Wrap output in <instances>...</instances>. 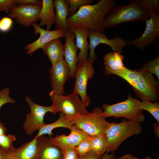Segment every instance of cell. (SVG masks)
Here are the masks:
<instances>
[{"instance_id": "obj_1", "label": "cell", "mask_w": 159, "mask_h": 159, "mask_svg": "<svg viewBox=\"0 0 159 159\" xmlns=\"http://www.w3.org/2000/svg\"><path fill=\"white\" fill-rule=\"evenodd\" d=\"M117 4L115 0H100L94 4L81 6L75 14L67 18L68 29L85 27L104 33L103 22L105 17Z\"/></svg>"}, {"instance_id": "obj_2", "label": "cell", "mask_w": 159, "mask_h": 159, "mask_svg": "<svg viewBox=\"0 0 159 159\" xmlns=\"http://www.w3.org/2000/svg\"><path fill=\"white\" fill-rule=\"evenodd\" d=\"M112 74L126 80L142 101L156 102L158 100L159 81L152 74L141 69L131 70L126 67L123 70L114 72Z\"/></svg>"}, {"instance_id": "obj_3", "label": "cell", "mask_w": 159, "mask_h": 159, "mask_svg": "<svg viewBox=\"0 0 159 159\" xmlns=\"http://www.w3.org/2000/svg\"><path fill=\"white\" fill-rule=\"evenodd\" d=\"M150 16L149 11L140 0H133L125 5L117 4L113 7L106 15L103 26L105 29L122 23L145 21Z\"/></svg>"}, {"instance_id": "obj_4", "label": "cell", "mask_w": 159, "mask_h": 159, "mask_svg": "<svg viewBox=\"0 0 159 159\" xmlns=\"http://www.w3.org/2000/svg\"><path fill=\"white\" fill-rule=\"evenodd\" d=\"M142 130L140 123L126 119L118 123H110L105 135L107 144L106 152L116 150L125 140L140 134Z\"/></svg>"}, {"instance_id": "obj_5", "label": "cell", "mask_w": 159, "mask_h": 159, "mask_svg": "<svg viewBox=\"0 0 159 159\" xmlns=\"http://www.w3.org/2000/svg\"><path fill=\"white\" fill-rule=\"evenodd\" d=\"M139 101L129 94L127 98L123 102L112 105L104 104L102 105L104 111L100 114L105 118L112 116L116 118L124 117L129 120L143 122L145 116L143 110L139 107Z\"/></svg>"}, {"instance_id": "obj_6", "label": "cell", "mask_w": 159, "mask_h": 159, "mask_svg": "<svg viewBox=\"0 0 159 159\" xmlns=\"http://www.w3.org/2000/svg\"><path fill=\"white\" fill-rule=\"evenodd\" d=\"M49 95L52 101L51 106L54 114L62 112L71 121L80 115L90 113L77 94L72 92L66 96L58 95L49 92Z\"/></svg>"}, {"instance_id": "obj_7", "label": "cell", "mask_w": 159, "mask_h": 159, "mask_svg": "<svg viewBox=\"0 0 159 159\" xmlns=\"http://www.w3.org/2000/svg\"><path fill=\"white\" fill-rule=\"evenodd\" d=\"M102 111L100 107H97L92 113L80 115L71 122L90 136L105 135L110 123L101 115Z\"/></svg>"}, {"instance_id": "obj_8", "label": "cell", "mask_w": 159, "mask_h": 159, "mask_svg": "<svg viewBox=\"0 0 159 159\" xmlns=\"http://www.w3.org/2000/svg\"><path fill=\"white\" fill-rule=\"evenodd\" d=\"M150 16L146 22V26L139 37L127 41V44L137 47L141 51L149 46L159 38V9L149 11Z\"/></svg>"}, {"instance_id": "obj_9", "label": "cell", "mask_w": 159, "mask_h": 159, "mask_svg": "<svg viewBox=\"0 0 159 159\" xmlns=\"http://www.w3.org/2000/svg\"><path fill=\"white\" fill-rule=\"evenodd\" d=\"M95 69L92 63L87 59L78 62L75 77V81L73 92L80 95L81 101L86 107L90 104V100L87 92L88 81L92 78L94 74Z\"/></svg>"}, {"instance_id": "obj_10", "label": "cell", "mask_w": 159, "mask_h": 159, "mask_svg": "<svg viewBox=\"0 0 159 159\" xmlns=\"http://www.w3.org/2000/svg\"><path fill=\"white\" fill-rule=\"evenodd\" d=\"M88 37L90 40L89 52L88 60L93 62L97 58L95 53V49L100 44H105L110 46L114 52L121 53L123 48L127 45V41L120 37H116L110 39L103 33L89 29Z\"/></svg>"}, {"instance_id": "obj_11", "label": "cell", "mask_w": 159, "mask_h": 159, "mask_svg": "<svg viewBox=\"0 0 159 159\" xmlns=\"http://www.w3.org/2000/svg\"><path fill=\"white\" fill-rule=\"evenodd\" d=\"M25 100L30 109V112L27 114L23 124V129L27 135H31L45 124L44 117L47 112L54 114L52 106L40 105L34 102L31 97H26Z\"/></svg>"}, {"instance_id": "obj_12", "label": "cell", "mask_w": 159, "mask_h": 159, "mask_svg": "<svg viewBox=\"0 0 159 159\" xmlns=\"http://www.w3.org/2000/svg\"><path fill=\"white\" fill-rule=\"evenodd\" d=\"M52 88L50 93L59 95L65 94L64 84L71 78L69 67L64 59L52 66L48 70Z\"/></svg>"}, {"instance_id": "obj_13", "label": "cell", "mask_w": 159, "mask_h": 159, "mask_svg": "<svg viewBox=\"0 0 159 159\" xmlns=\"http://www.w3.org/2000/svg\"><path fill=\"white\" fill-rule=\"evenodd\" d=\"M68 135L65 134L57 135L53 138L49 136L50 142L59 148L63 152L70 148H74L81 142L90 137V136L82 130L73 124Z\"/></svg>"}, {"instance_id": "obj_14", "label": "cell", "mask_w": 159, "mask_h": 159, "mask_svg": "<svg viewBox=\"0 0 159 159\" xmlns=\"http://www.w3.org/2000/svg\"><path fill=\"white\" fill-rule=\"evenodd\" d=\"M42 6L28 4L17 5L9 13L8 16L11 18L16 19V22L26 27L38 21V16Z\"/></svg>"}, {"instance_id": "obj_15", "label": "cell", "mask_w": 159, "mask_h": 159, "mask_svg": "<svg viewBox=\"0 0 159 159\" xmlns=\"http://www.w3.org/2000/svg\"><path fill=\"white\" fill-rule=\"evenodd\" d=\"M32 26L34 29V33L39 34V38L33 42L27 44L25 47L27 54L32 55L39 48H42L51 41L57 38L65 37V33L61 30H55L49 31L42 28L37 24L36 21L33 22Z\"/></svg>"}, {"instance_id": "obj_16", "label": "cell", "mask_w": 159, "mask_h": 159, "mask_svg": "<svg viewBox=\"0 0 159 159\" xmlns=\"http://www.w3.org/2000/svg\"><path fill=\"white\" fill-rule=\"evenodd\" d=\"M65 33L64 60L69 67L71 78H73L75 77L77 65L78 62L77 52L78 49L74 43L76 38L75 34L69 30Z\"/></svg>"}, {"instance_id": "obj_17", "label": "cell", "mask_w": 159, "mask_h": 159, "mask_svg": "<svg viewBox=\"0 0 159 159\" xmlns=\"http://www.w3.org/2000/svg\"><path fill=\"white\" fill-rule=\"evenodd\" d=\"M37 138L39 148L37 159H62L63 152L59 148L51 143L44 135Z\"/></svg>"}, {"instance_id": "obj_18", "label": "cell", "mask_w": 159, "mask_h": 159, "mask_svg": "<svg viewBox=\"0 0 159 159\" xmlns=\"http://www.w3.org/2000/svg\"><path fill=\"white\" fill-rule=\"evenodd\" d=\"M55 9V29L64 33L68 29L67 20L69 16V4L68 0H54L53 1Z\"/></svg>"}, {"instance_id": "obj_19", "label": "cell", "mask_w": 159, "mask_h": 159, "mask_svg": "<svg viewBox=\"0 0 159 159\" xmlns=\"http://www.w3.org/2000/svg\"><path fill=\"white\" fill-rule=\"evenodd\" d=\"M89 29L87 28H74L70 29L75 35L76 45L80 49L78 56V62L87 59L89 44L87 41Z\"/></svg>"}, {"instance_id": "obj_20", "label": "cell", "mask_w": 159, "mask_h": 159, "mask_svg": "<svg viewBox=\"0 0 159 159\" xmlns=\"http://www.w3.org/2000/svg\"><path fill=\"white\" fill-rule=\"evenodd\" d=\"M123 56L121 53L113 51L109 52L105 55L104 57L103 72L105 75L112 74L115 72L121 71L126 67L123 61Z\"/></svg>"}, {"instance_id": "obj_21", "label": "cell", "mask_w": 159, "mask_h": 159, "mask_svg": "<svg viewBox=\"0 0 159 159\" xmlns=\"http://www.w3.org/2000/svg\"><path fill=\"white\" fill-rule=\"evenodd\" d=\"M42 49L51 63L52 66L63 59L64 46L60 38L53 39L47 44Z\"/></svg>"}, {"instance_id": "obj_22", "label": "cell", "mask_w": 159, "mask_h": 159, "mask_svg": "<svg viewBox=\"0 0 159 159\" xmlns=\"http://www.w3.org/2000/svg\"><path fill=\"white\" fill-rule=\"evenodd\" d=\"M53 1L52 0H42L41 9L38 16L40 20L38 25L41 27L46 25V30H50L53 24H55V13Z\"/></svg>"}, {"instance_id": "obj_23", "label": "cell", "mask_w": 159, "mask_h": 159, "mask_svg": "<svg viewBox=\"0 0 159 159\" xmlns=\"http://www.w3.org/2000/svg\"><path fill=\"white\" fill-rule=\"evenodd\" d=\"M18 159H37L38 155L39 148L37 138L32 141L22 144L18 148L11 150Z\"/></svg>"}, {"instance_id": "obj_24", "label": "cell", "mask_w": 159, "mask_h": 159, "mask_svg": "<svg viewBox=\"0 0 159 159\" xmlns=\"http://www.w3.org/2000/svg\"><path fill=\"white\" fill-rule=\"evenodd\" d=\"M73 124L71 121L65 117L64 114L60 112L59 118L54 122L49 124H44L38 130V132L35 136L38 137L44 134H48L50 136L53 135L52 130L54 129L59 127H63L70 129Z\"/></svg>"}, {"instance_id": "obj_25", "label": "cell", "mask_w": 159, "mask_h": 159, "mask_svg": "<svg viewBox=\"0 0 159 159\" xmlns=\"http://www.w3.org/2000/svg\"><path fill=\"white\" fill-rule=\"evenodd\" d=\"M91 151L102 156L106 151L107 144L105 136H90Z\"/></svg>"}, {"instance_id": "obj_26", "label": "cell", "mask_w": 159, "mask_h": 159, "mask_svg": "<svg viewBox=\"0 0 159 159\" xmlns=\"http://www.w3.org/2000/svg\"><path fill=\"white\" fill-rule=\"evenodd\" d=\"M138 107L140 109L149 112L159 124V102L156 101L152 102L149 101H139Z\"/></svg>"}, {"instance_id": "obj_27", "label": "cell", "mask_w": 159, "mask_h": 159, "mask_svg": "<svg viewBox=\"0 0 159 159\" xmlns=\"http://www.w3.org/2000/svg\"><path fill=\"white\" fill-rule=\"evenodd\" d=\"M141 69L156 75L159 81V56L145 63Z\"/></svg>"}, {"instance_id": "obj_28", "label": "cell", "mask_w": 159, "mask_h": 159, "mask_svg": "<svg viewBox=\"0 0 159 159\" xmlns=\"http://www.w3.org/2000/svg\"><path fill=\"white\" fill-rule=\"evenodd\" d=\"M16 140L14 135L6 134L0 135V148L7 152L12 150L14 148L13 142Z\"/></svg>"}, {"instance_id": "obj_29", "label": "cell", "mask_w": 159, "mask_h": 159, "mask_svg": "<svg viewBox=\"0 0 159 159\" xmlns=\"http://www.w3.org/2000/svg\"><path fill=\"white\" fill-rule=\"evenodd\" d=\"M68 1L69 4V17L75 14L78 8L81 6L92 4L93 2L92 0H68Z\"/></svg>"}, {"instance_id": "obj_30", "label": "cell", "mask_w": 159, "mask_h": 159, "mask_svg": "<svg viewBox=\"0 0 159 159\" xmlns=\"http://www.w3.org/2000/svg\"><path fill=\"white\" fill-rule=\"evenodd\" d=\"M74 148L77 151L79 157H82L86 155L91 151L90 137L82 141Z\"/></svg>"}, {"instance_id": "obj_31", "label": "cell", "mask_w": 159, "mask_h": 159, "mask_svg": "<svg viewBox=\"0 0 159 159\" xmlns=\"http://www.w3.org/2000/svg\"><path fill=\"white\" fill-rule=\"evenodd\" d=\"M9 93L10 90L8 88H3L0 90V109L5 104H14L16 102L10 97Z\"/></svg>"}, {"instance_id": "obj_32", "label": "cell", "mask_w": 159, "mask_h": 159, "mask_svg": "<svg viewBox=\"0 0 159 159\" xmlns=\"http://www.w3.org/2000/svg\"><path fill=\"white\" fill-rule=\"evenodd\" d=\"M17 6L14 0H0V12L9 13Z\"/></svg>"}, {"instance_id": "obj_33", "label": "cell", "mask_w": 159, "mask_h": 159, "mask_svg": "<svg viewBox=\"0 0 159 159\" xmlns=\"http://www.w3.org/2000/svg\"><path fill=\"white\" fill-rule=\"evenodd\" d=\"M13 24L11 19L9 17H4L0 20V31L6 32L11 28Z\"/></svg>"}, {"instance_id": "obj_34", "label": "cell", "mask_w": 159, "mask_h": 159, "mask_svg": "<svg viewBox=\"0 0 159 159\" xmlns=\"http://www.w3.org/2000/svg\"><path fill=\"white\" fill-rule=\"evenodd\" d=\"M77 153L74 148H69L63 152L62 159H78Z\"/></svg>"}, {"instance_id": "obj_35", "label": "cell", "mask_w": 159, "mask_h": 159, "mask_svg": "<svg viewBox=\"0 0 159 159\" xmlns=\"http://www.w3.org/2000/svg\"><path fill=\"white\" fill-rule=\"evenodd\" d=\"M17 5L32 4L42 6L41 0H14Z\"/></svg>"}, {"instance_id": "obj_36", "label": "cell", "mask_w": 159, "mask_h": 159, "mask_svg": "<svg viewBox=\"0 0 159 159\" xmlns=\"http://www.w3.org/2000/svg\"><path fill=\"white\" fill-rule=\"evenodd\" d=\"M102 156L92 151H90L85 155L79 157L78 159H100Z\"/></svg>"}, {"instance_id": "obj_37", "label": "cell", "mask_w": 159, "mask_h": 159, "mask_svg": "<svg viewBox=\"0 0 159 159\" xmlns=\"http://www.w3.org/2000/svg\"><path fill=\"white\" fill-rule=\"evenodd\" d=\"M117 158L115 157V156L112 153L109 154L108 153L106 152L102 156L100 159H117Z\"/></svg>"}, {"instance_id": "obj_38", "label": "cell", "mask_w": 159, "mask_h": 159, "mask_svg": "<svg viewBox=\"0 0 159 159\" xmlns=\"http://www.w3.org/2000/svg\"><path fill=\"white\" fill-rule=\"evenodd\" d=\"M154 133L157 138L159 137V124L155 123L153 125Z\"/></svg>"}, {"instance_id": "obj_39", "label": "cell", "mask_w": 159, "mask_h": 159, "mask_svg": "<svg viewBox=\"0 0 159 159\" xmlns=\"http://www.w3.org/2000/svg\"><path fill=\"white\" fill-rule=\"evenodd\" d=\"M117 159H139L137 157L134 156L130 154L125 155L122 156L117 158Z\"/></svg>"}, {"instance_id": "obj_40", "label": "cell", "mask_w": 159, "mask_h": 159, "mask_svg": "<svg viewBox=\"0 0 159 159\" xmlns=\"http://www.w3.org/2000/svg\"><path fill=\"white\" fill-rule=\"evenodd\" d=\"M5 159H18L12 151L8 152Z\"/></svg>"}, {"instance_id": "obj_41", "label": "cell", "mask_w": 159, "mask_h": 159, "mask_svg": "<svg viewBox=\"0 0 159 159\" xmlns=\"http://www.w3.org/2000/svg\"><path fill=\"white\" fill-rule=\"evenodd\" d=\"M7 132L6 128L3 124L0 122V135L6 134Z\"/></svg>"}, {"instance_id": "obj_42", "label": "cell", "mask_w": 159, "mask_h": 159, "mask_svg": "<svg viewBox=\"0 0 159 159\" xmlns=\"http://www.w3.org/2000/svg\"><path fill=\"white\" fill-rule=\"evenodd\" d=\"M7 152L0 148V159H5Z\"/></svg>"}, {"instance_id": "obj_43", "label": "cell", "mask_w": 159, "mask_h": 159, "mask_svg": "<svg viewBox=\"0 0 159 159\" xmlns=\"http://www.w3.org/2000/svg\"><path fill=\"white\" fill-rule=\"evenodd\" d=\"M144 159H152V158L149 156H147ZM157 159H159V158H158Z\"/></svg>"}]
</instances>
